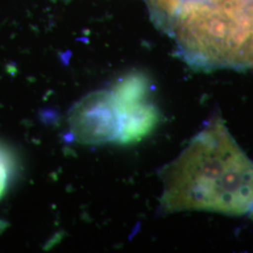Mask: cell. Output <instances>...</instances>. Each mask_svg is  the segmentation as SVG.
I'll list each match as a JSON object with an SVG mask.
<instances>
[{
    "instance_id": "6",
    "label": "cell",
    "mask_w": 253,
    "mask_h": 253,
    "mask_svg": "<svg viewBox=\"0 0 253 253\" xmlns=\"http://www.w3.org/2000/svg\"><path fill=\"white\" fill-rule=\"evenodd\" d=\"M12 171V162L9 152L0 145V199L7 190Z\"/></svg>"
},
{
    "instance_id": "1",
    "label": "cell",
    "mask_w": 253,
    "mask_h": 253,
    "mask_svg": "<svg viewBox=\"0 0 253 253\" xmlns=\"http://www.w3.org/2000/svg\"><path fill=\"white\" fill-rule=\"evenodd\" d=\"M161 176L164 213L207 211L241 216L253 210V161L217 114L163 167Z\"/></svg>"
},
{
    "instance_id": "3",
    "label": "cell",
    "mask_w": 253,
    "mask_h": 253,
    "mask_svg": "<svg viewBox=\"0 0 253 253\" xmlns=\"http://www.w3.org/2000/svg\"><path fill=\"white\" fill-rule=\"evenodd\" d=\"M151 92L148 78L139 73L123 77L111 89L119 117L118 144L140 142L157 126L160 114L151 100Z\"/></svg>"
},
{
    "instance_id": "4",
    "label": "cell",
    "mask_w": 253,
    "mask_h": 253,
    "mask_svg": "<svg viewBox=\"0 0 253 253\" xmlns=\"http://www.w3.org/2000/svg\"><path fill=\"white\" fill-rule=\"evenodd\" d=\"M73 138L86 145L118 142L119 117L111 90L96 91L77 102L71 111Z\"/></svg>"
},
{
    "instance_id": "5",
    "label": "cell",
    "mask_w": 253,
    "mask_h": 253,
    "mask_svg": "<svg viewBox=\"0 0 253 253\" xmlns=\"http://www.w3.org/2000/svg\"><path fill=\"white\" fill-rule=\"evenodd\" d=\"M148 2L156 22L166 30L180 6L181 0H148Z\"/></svg>"
},
{
    "instance_id": "8",
    "label": "cell",
    "mask_w": 253,
    "mask_h": 253,
    "mask_svg": "<svg viewBox=\"0 0 253 253\" xmlns=\"http://www.w3.org/2000/svg\"><path fill=\"white\" fill-rule=\"evenodd\" d=\"M250 214H251V216H252V217L253 218V210L251 212V213H250Z\"/></svg>"
},
{
    "instance_id": "7",
    "label": "cell",
    "mask_w": 253,
    "mask_h": 253,
    "mask_svg": "<svg viewBox=\"0 0 253 253\" xmlns=\"http://www.w3.org/2000/svg\"><path fill=\"white\" fill-rule=\"evenodd\" d=\"M182 1V0H181ZM213 5L223 7V8H240L253 4V0H204Z\"/></svg>"
},
{
    "instance_id": "2",
    "label": "cell",
    "mask_w": 253,
    "mask_h": 253,
    "mask_svg": "<svg viewBox=\"0 0 253 253\" xmlns=\"http://www.w3.org/2000/svg\"><path fill=\"white\" fill-rule=\"evenodd\" d=\"M166 30L178 54L193 68H253V3L228 9L204 0H182Z\"/></svg>"
}]
</instances>
